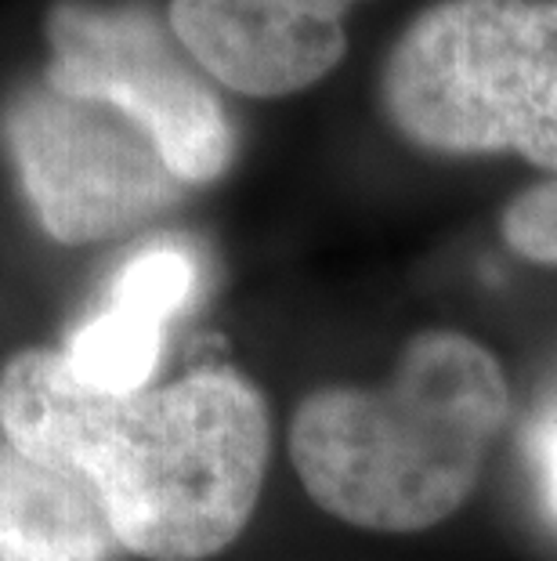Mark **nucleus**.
Instances as JSON below:
<instances>
[{
  "instance_id": "1a4fd4ad",
  "label": "nucleus",
  "mask_w": 557,
  "mask_h": 561,
  "mask_svg": "<svg viewBox=\"0 0 557 561\" xmlns=\"http://www.w3.org/2000/svg\"><path fill=\"white\" fill-rule=\"evenodd\" d=\"M503 243L536 265H557V178L518 193L500 214Z\"/></svg>"
},
{
  "instance_id": "6e6552de",
  "label": "nucleus",
  "mask_w": 557,
  "mask_h": 561,
  "mask_svg": "<svg viewBox=\"0 0 557 561\" xmlns=\"http://www.w3.org/2000/svg\"><path fill=\"white\" fill-rule=\"evenodd\" d=\"M120 543L77 471L0 438V561H113Z\"/></svg>"
},
{
  "instance_id": "39448f33",
  "label": "nucleus",
  "mask_w": 557,
  "mask_h": 561,
  "mask_svg": "<svg viewBox=\"0 0 557 561\" xmlns=\"http://www.w3.org/2000/svg\"><path fill=\"white\" fill-rule=\"evenodd\" d=\"M44 80L116 105L156 138L188 188L214 185L235 160V127L210 77L149 4L62 0L47 15Z\"/></svg>"
},
{
  "instance_id": "f03ea898",
  "label": "nucleus",
  "mask_w": 557,
  "mask_h": 561,
  "mask_svg": "<svg viewBox=\"0 0 557 561\" xmlns=\"http://www.w3.org/2000/svg\"><path fill=\"white\" fill-rule=\"evenodd\" d=\"M507 416L496 352L460 330H423L384 385L307 391L290 416V460L326 515L365 533H423L471 500Z\"/></svg>"
},
{
  "instance_id": "9d476101",
  "label": "nucleus",
  "mask_w": 557,
  "mask_h": 561,
  "mask_svg": "<svg viewBox=\"0 0 557 561\" xmlns=\"http://www.w3.org/2000/svg\"><path fill=\"white\" fill-rule=\"evenodd\" d=\"M525 457L536 474L543 507L557 525V405L532 416V424L525 427Z\"/></svg>"
},
{
  "instance_id": "20e7f679",
  "label": "nucleus",
  "mask_w": 557,
  "mask_h": 561,
  "mask_svg": "<svg viewBox=\"0 0 557 561\" xmlns=\"http://www.w3.org/2000/svg\"><path fill=\"white\" fill-rule=\"evenodd\" d=\"M4 141L40 229L66 247L124 240L188 188L138 121L44 77L8 102Z\"/></svg>"
},
{
  "instance_id": "0eeeda50",
  "label": "nucleus",
  "mask_w": 557,
  "mask_h": 561,
  "mask_svg": "<svg viewBox=\"0 0 557 561\" xmlns=\"http://www.w3.org/2000/svg\"><path fill=\"white\" fill-rule=\"evenodd\" d=\"M199 265L185 247L138 250L113 279L109 301L58 348L66 374L80 388L130 396L152 385L171 322L188 308Z\"/></svg>"
},
{
  "instance_id": "423d86ee",
  "label": "nucleus",
  "mask_w": 557,
  "mask_h": 561,
  "mask_svg": "<svg viewBox=\"0 0 557 561\" xmlns=\"http://www.w3.org/2000/svg\"><path fill=\"white\" fill-rule=\"evenodd\" d=\"M359 0H171L174 37L204 73L246 99L312 88L348 51Z\"/></svg>"
},
{
  "instance_id": "f257e3e1",
  "label": "nucleus",
  "mask_w": 557,
  "mask_h": 561,
  "mask_svg": "<svg viewBox=\"0 0 557 561\" xmlns=\"http://www.w3.org/2000/svg\"><path fill=\"white\" fill-rule=\"evenodd\" d=\"M0 438L77 471L124 554L207 561L240 540L260 504L271 410L235 366L105 396L80 388L58 348H22L0 366Z\"/></svg>"
},
{
  "instance_id": "7ed1b4c3",
  "label": "nucleus",
  "mask_w": 557,
  "mask_h": 561,
  "mask_svg": "<svg viewBox=\"0 0 557 561\" xmlns=\"http://www.w3.org/2000/svg\"><path fill=\"white\" fill-rule=\"evenodd\" d=\"M381 113L413 149L557 178V0H434L384 58Z\"/></svg>"
}]
</instances>
